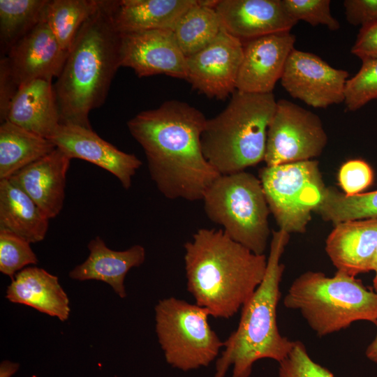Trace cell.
I'll return each mask as SVG.
<instances>
[{
	"mask_svg": "<svg viewBox=\"0 0 377 377\" xmlns=\"http://www.w3.org/2000/svg\"><path fill=\"white\" fill-rule=\"evenodd\" d=\"M113 1L101 0L82 25L53 84L60 124L92 129L89 114L104 103L121 67V34L113 22Z\"/></svg>",
	"mask_w": 377,
	"mask_h": 377,
	"instance_id": "3",
	"label": "cell"
},
{
	"mask_svg": "<svg viewBox=\"0 0 377 377\" xmlns=\"http://www.w3.org/2000/svg\"><path fill=\"white\" fill-rule=\"evenodd\" d=\"M283 304L300 312L318 337L346 329L355 321L377 323V293L339 271L332 277L320 272L302 274L290 285Z\"/></svg>",
	"mask_w": 377,
	"mask_h": 377,
	"instance_id": "6",
	"label": "cell"
},
{
	"mask_svg": "<svg viewBox=\"0 0 377 377\" xmlns=\"http://www.w3.org/2000/svg\"><path fill=\"white\" fill-rule=\"evenodd\" d=\"M50 140L71 159L90 162L112 173L126 190L131 188L133 177L142 165L135 154L121 151L92 129L59 124Z\"/></svg>",
	"mask_w": 377,
	"mask_h": 377,
	"instance_id": "15",
	"label": "cell"
},
{
	"mask_svg": "<svg viewBox=\"0 0 377 377\" xmlns=\"http://www.w3.org/2000/svg\"><path fill=\"white\" fill-rule=\"evenodd\" d=\"M71 161L57 147L8 179L24 191L50 219L58 216L63 208Z\"/></svg>",
	"mask_w": 377,
	"mask_h": 377,
	"instance_id": "18",
	"label": "cell"
},
{
	"mask_svg": "<svg viewBox=\"0 0 377 377\" xmlns=\"http://www.w3.org/2000/svg\"><path fill=\"white\" fill-rule=\"evenodd\" d=\"M371 271H374L376 273H377V250H376V253L374 261L372 263Z\"/></svg>",
	"mask_w": 377,
	"mask_h": 377,
	"instance_id": "39",
	"label": "cell"
},
{
	"mask_svg": "<svg viewBox=\"0 0 377 377\" xmlns=\"http://www.w3.org/2000/svg\"><path fill=\"white\" fill-rule=\"evenodd\" d=\"M20 364L9 360H4L0 364V377H11L19 369Z\"/></svg>",
	"mask_w": 377,
	"mask_h": 377,
	"instance_id": "37",
	"label": "cell"
},
{
	"mask_svg": "<svg viewBox=\"0 0 377 377\" xmlns=\"http://www.w3.org/2000/svg\"><path fill=\"white\" fill-rule=\"evenodd\" d=\"M273 93L235 91L226 108L207 120L201 142L206 160L220 175L244 171L264 161Z\"/></svg>",
	"mask_w": 377,
	"mask_h": 377,
	"instance_id": "5",
	"label": "cell"
},
{
	"mask_svg": "<svg viewBox=\"0 0 377 377\" xmlns=\"http://www.w3.org/2000/svg\"><path fill=\"white\" fill-rule=\"evenodd\" d=\"M184 248L187 290L215 318L236 314L264 279L267 257L232 240L223 229L200 228Z\"/></svg>",
	"mask_w": 377,
	"mask_h": 377,
	"instance_id": "2",
	"label": "cell"
},
{
	"mask_svg": "<svg viewBox=\"0 0 377 377\" xmlns=\"http://www.w3.org/2000/svg\"><path fill=\"white\" fill-rule=\"evenodd\" d=\"M120 61L121 66L132 68L140 77L161 74L188 77L186 57L171 30L121 34Z\"/></svg>",
	"mask_w": 377,
	"mask_h": 377,
	"instance_id": "13",
	"label": "cell"
},
{
	"mask_svg": "<svg viewBox=\"0 0 377 377\" xmlns=\"http://www.w3.org/2000/svg\"><path fill=\"white\" fill-rule=\"evenodd\" d=\"M327 143V133L316 113L286 99L276 101L267 133L266 166L312 160Z\"/></svg>",
	"mask_w": 377,
	"mask_h": 377,
	"instance_id": "10",
	"label": "cell"
},
{
	"mask_svg": "<svg viewBox=\"0 0 377 377\" xmlns=\"http://www.w3.org/2000/svg\"><path fill=\"white\" fill-rule=\"evenodd\" d=\"M207 218L232 240L263 255L270 235V212L259 178L244 171L220 175L202 198Z\"/></svg>",
	"mask_w": 377,
	"mask_h": 377,
	"instance_id": "7",
	"label": "cell"
},
{
	"mask_svg": "<svg viewBox=\"0 0 377 377\" xmlns=\"http://www.w3.org/2000/svg\"><path fill=\"white\" fill-rule=\"evenodd\" d=\"M215 10L222 29L243 41L290 32L297 23L282 0H218Z\"/></svg>",
	"mask_w": 377,
	"mask_h": 377,
	"instance_id": "17",
	"label": "cell"
},
{
	"mask_svg": "<svg viewBox=\"0 0 377 377\" xmlns=\"http://www.w3.org/2000/svg\"><path fill=\"white\" fill-rule=\"evenodd\" d=\"M48 0H0V53L10 50L41 20Z\"/></svg>",
	"mask_w": 377,
	"mask_h": 377,
	"instance_id": "27",
	"label": "cell"
},
{
	"mask_svg": "<svg viewBox=\"0 0 377 377\" xmlns=\"http://www.w3.org/2000/svg\"><path fill=\"white\" fill-rule=\"evenodd\" d=\"M350 52L362 61L377 59V22L360 27Z\"/></svg>",
	"mask_w": 377,
	"mask_h": 377,
	"instance_id": "36",
	"label": "cell"
},
{
	"mask_svg": "<svg viewBox=\"0 0 377 377\" xmlns=\"http://www.w3.org/2000/svg\"><path fill=\"white\" fill-rule=\"evenodd\" d=\"M6 121L50 139L60 124L52 81L39 79L21 86L10 102Z\"/></svg>",
	"mask_w": 377,
	"mask_h": 377,
	"instance_id": "21",
	"label": "cell"
},
{
	"mask_svg": "<svg viewBox=\"0 0 377 377\" xmlns=\"http://www.w3.org/2000/svg\"><path fill=\"white\" fill-rule=\"evenodd\" d=\"M288 232L274 230L263 280L242 307L237 329L223 341L214 377H224L232 367V377H249L255 362L286 359L295 341L281 334L276 309L281 297L280 283L284 265L280 262L289 241Z\"/></svg>",
	"mask_w": 377,
	"mask_h": 377,
	"instance_id": "4",
	"label": "cell"
},
{
	"mask_svg": "<svg viewBox=\"0 0 377 377\" xmlns=\"http://www.w3.org/2000/svg\"><path fill=\"white\" fill-rule=\"evenodd\" d=\"M339 183L347 195L361 193L373 182L374 172L370 165L363 160L346 161L339 169Z\"/></svg>",
	"mask_w": 377,
	"mask_h": 377,
	"instance_id": "34",
	"label": "cell"
},
{
	"mask_svg": "<svg viewBox=\"0 0 377 377\" xmlns=\"http://www.w3.org/2000/svg\"><path fill=\"white\" fill-rule=\"evenodd\" d=\"M6 297L11 302L31 306L61 321L69 316V300L58 277L42 268L27 267L17 272Z\"/></svg>",
	"mask_w": 377,
	"mask_h": 377,
	"instance_id": "22",
	"label": "cell"
},
{
	"mask_svg": "<svg viewBox=\"0 0 377 377\" xmlns=\"http://www.w3.org/2000/svg\"><path fill=\"white\" fill-rule=\"evenodd\" d=\"M278 377H334L326 367L315 362L304 344L295 341V345L283 361L279 363Z\"/></svg>",
	"mask_w": 377,
	"mask_h": 377,
	"instance_id": "33",
	"label": "cell"
},
{
	"mask_svg": "<svg viewBox=\"0 0 377 377\" xmlns=\"http://www.w3.org/2000/svg\"><path fill=\"white\" fill-rule=\"evenodd\" d=\"M259 179L279 230L304 233L326 188L318 162L312 159L265 166Z\"/></svg>",
	"mask_w": 377,
	"mask_h": 377,
	"instance_id": "9",
	"label": "cell"
},
{
	"mask_svg": "<svg viewBox=\"0 0 377 377\" xmlns=\"http://www.w3.org/2000/svg\"><path fill=\"white\" fill-rule=\"evenodd\" d=\"M375 325L377 327V323ZM365 354L369 360L377 363V333L374 339L367 346Z\"/></svg>",
	"mask_w": 377,
	"mask_h": 377,
	"instance_id": "38",
	"label": "cell"
},
{
	"mask_svg": "<svg viewBox=\"0 0 377 377\" xmlns=\"http://www.w3.org/2000/svg\"><path fill=\"white\" fill-rule=\"evenodd\" d=\"M344 103L355 111L377 98V59L362 61L359 71L346 81Z\"/></svg>",
	"mask_w": 377,
	"mask_h": 377,
	"instance_id": "31",
	"label": "cell"
},
{
	"mask_svg": "<svg viewBox=\"0 0 377 377\" xmlns=\"http://www.w3.org/2000/svg\"><path fill=\"white\" fill-rule=\"evenodd\" d=\"M377 250V218L334 225L325 251L337 271L352 276L371 271Z\"/></svg>",
	"mask_w": 377,
	"mask_h": 377,
	"instance_id": "19",
	"label": "cell"
},
{
	"mask_svg": "<svg viewBox=\"0 0 377 377\" xmlns=\"http://www.w3.org/2000/svg\"><path fill=\"white\" fill-rule=\"evenodd\" d=\"M87 247L88 258L69 272L70 278L105 282L121 298L126 297L125 277L131 269L143 264L146 256L145 248L135 244L124 251H114L108 248L99 236L92 239Z\"/></svg>",
	"mask_w": 377,
	"mask_h": 377,
	"instance_id": "20",
	"label": "cell"
},
{
	"mask_svg": "<svg viewBox=\"0 0 377 377\" xmlns=\"http://www.w3.org/2000/svg\"><path fill=\"white\" fill-rule=\"evenodd\" d=\"M373 283H374V288L375 289V292L377 293V273H376Z\"/></svg>",
	"mask_w": 377,
	"mask_h": 377,
	"instance_id": "40",
	"label": "cell"
},
{
	"mask_svg": "<svg viewBox=\"0 0 377 377\" xmlns=\"http://www.w3.org/2000/svg\"><path fill=\"white\" fill-rule=\"evenodd\" d=\"M295 43V36L290 32L273 34L246 42L237 91L272 93L276 82L281 80Z\"/></svg>",
	"mask_w": 377,
	"mask_h": 377,
	"instance_id": "16",
	"label": "cell"
},
{
	"mask_svg": "<svg viewBox=\"0 0 377 377\" xmlns=\"http://www.w3.org/2000/svg\"><path fill=\"white\" fill-rule=\"evenodd\" d=\"M314 212L325 221L338 223L377 218V190L347 195L333 187H327Z\"/></svg>",
	"mask_w": 377,
	"mask_h": 377,
	"instance_id": "29",
	"label": "cell"
},
{
	"mask_svg": "<svg viewBox=\"0 0 377 377\" xmlns=\"http://www.w3.org/2000/svg\"><path fill=\"white\" fill-rule=\"evenodd\" d=\"M243 52V43L222 29L209 45L186 57V81L208 98L226 99L237 90Z\"/></svg>",
	"mask_w": 377,
	"mask_h": 377,
	"instance_id": "12",
	"label": "cell"
},
{
	"mask_svg": "<svg viewBox=\"0 0 377 377\" xmlns=\"http://www.w3.org/2000/svg\"><path fill=\"white\" fill-rule=\"evenodd\" d=\"M53 142L9 121L0 126V180L51 153Z\"/></svg>",
	"mask_w": 377,
	"mask_h": 377,
	"instance_id": "25",
	"label": "cell"
},
{
	"mask_svg": "<svg viewBox=\"0 0 377 377\" xmlns=\"http://www.w3.org/2000/svg\"><path fill=\"white\" fill-rule=\"evenodd\" d=\"M30 242L10 232L0 230V271L13 280L17 272L38 262Z\"/></svg>",
	"mask_w": 377,
	"mask_h": 377,
	"instance_id": "30",
	"label": "cell"
},
{
	"mask_svg": "<svg viewBox=\"0 0 377 377\" xmlns=\"http://www.w3.org/2000/svg\"><path fill=\"white\" fill-rule=\"evenodd\" d=\"M348 71L332 67L318 56L294 48L281 77L293 98L316 108H327L344 101Z\"/></svg>",
	"mask_w": 377,
	"mask_h": 377,
	"instance_id": "11",
	"label": "cell"
},
{
	"mask_svg": "<svg viewBox=\"0 0 377 377\" xmlns=\"http://www.w3.org/2000/svg\"><path fill=\"white\" fill-rule=\"evenodd\" d=\"M101 0H48L45 20L61 48L69 52L82 25L96 13Z\"/></svg>",
	"mask_w": 377,
	"mask_h": 377,
	"instance_id": "28",
	"label": "cell"
},
{
	"mask_svg": "<svg viewBox=\"0 0 377 377\" xmlns=\"http://www.w3.org/2000/svg\"><path fill=\"white\" fill-rule=\"evenodd\" d=\"M222 30L215 8L196 0L172 31L181 50L188 57L209 45Z\"/></svg>",
	"mask_w": 377,
	"mask_h": 377,
	"instance_id": "26",
	"label": "cell"
},
{
	"mask_svg": "<svg viewBox=\"0 0 377 377\" xmlns=\"http://www.w3.org/2000/svg\"><path fill=\"white\" fill-rule=\"evenodd\" d=\"M196 0H119L113 1L112 18L121 34L149 30L173 31Z\"/></svg>",
	"mask_w": 377,
	"mask_h": 377,
	"instance_id": "23",
	"label": "cell"
},
{
	"mask_svg": "<svg viewBox=\"0 0 377 377\" xmlns=\"http://www.w3.org/2000/svg\"><path fill=\"white\" fill-rule=\"evenodd\" d=\"M154 311L158 341L171 367L189 371L216 360L223 341L209 324L206 309L170 297L159 300Z\"/></svg>",
	"mask_w": 377,
	"mask_h": 377,
	"instance_id": "8",
	"label": "cell"
},
{
	"mask_svg": "<svg viewBox=\"0 0 377 377\" xmlns=\"http://www.w3.org/2000/svg\"><path fill=\"white\" fill-rule=\"evenodd\" d=\"M50 219L10 179L0 180V230L36 243L44 239Z\"/></svg>",
	"mask_w": 377,
	"mask_h": 377,
	"instance_id": "24",
	"label": "cell"
},
{
	"mask_svg": "<svg viewBox=\"0 0 377 377\" xmlns=\"http://www.w3.org/2000/svg\"><path fill=\"white\" fill-rule=\"evenodd\" d=\"M288 14L297 22L304 21L311 26L324 25L331 31L340 28L330 10V0H282Z\"/></svg>",
	"mask_w": 377,
	"mask_h": 377,
	"instance_id": "32",
	"label": "cell"
},
{
	"mask_svg": "<svg viewBox=\"0 0 377 377\" xmlns=\"http://www.w3.org/2000/svg\"><path fill=\"white\" fill-rule=\"evenodd\" d=\"M68 53L64 50L43 15L36 26L23 37L0 65L8 71L17 89L36 80L57 78Z\"/></svg>",
	"mask_w": 377,
	"mask_h": 377,
	"instance_id": "14",
	"label": "cell"
},
{
	"mask_svg": "<svg viewBox=\"0 0 377 377\" xmlns=\"http://www.w3.org/2000/svg\"><path fill=\"white\" fill-rule=\"evenodd\" d=\"M343 6L347 21L353 26L377 22V0H346Z\"/></svg>",
	"mask_w": 377,
	"mask_h": 377,
	"instance_id": "35",
	"label": "cell"
},
{
	"mask_svg": "<svg viewBox=\"0 0 377 377\" xmlns=\"http://www.w3.org/2000/svg\"><path fill=\"white\" fill-rule=\"evenodd\" d=\"M207 120L196 108L170 100L127 121L131 135L145 154L151 179L166 198L202 200L220 176L202 151Z\"/></svg>",
	"mask_w": 377,
	"mask_h": 377,
	"instance_id": "1",
	"label": "cell"
}]
</instances>
